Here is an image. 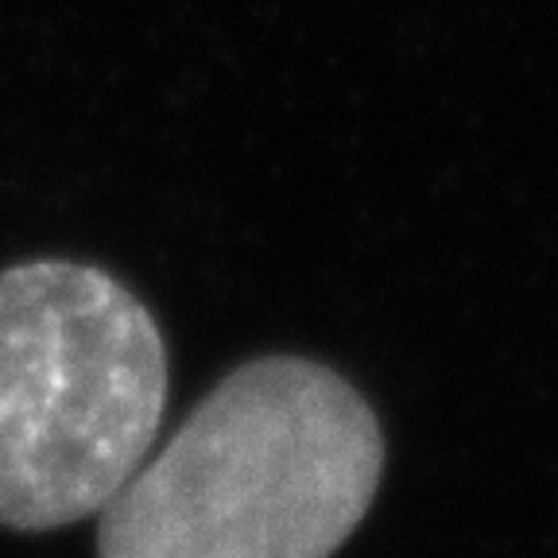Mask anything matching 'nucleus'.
Masks as SVG:
<instances>
[{
	"label": "nucleus",
	"mask_w": 558,
	"mask_h": 558,
	"mask_svg": "<svg viewBox=\"0 0 558 558\" xmlns=\"http://www.w3.org/2000/svg\"><path fill=\"white\" fill-rule=\"evenodd\" d=\"M357 384L299 353L221 376L97 520V558H333L384 481Z\"/></svg>",
	"instance_id": "nucleus-1"
},
{
	"label": "nucleus",
	"mask_w": 558,
	"mask_h": 558,
	"mask_svg": "<svg viewBox=\"0 0 558 558\" xmlns=\"http://www.w3.org/2000/svg\"><path fill=\"white\" fill-rule=\"evenodd\" d=\"M156 314L97 264L0 271V527L59 532L140 470L167 408Z\"/></svg>",
	"instance_id": "nucleus-2"
}]
</instances>
